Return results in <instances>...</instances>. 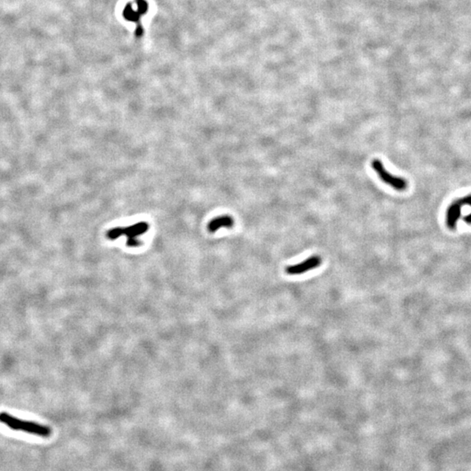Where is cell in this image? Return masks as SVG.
I'll list each match as a JSON object with an SVG mask.
<instances>
[{
    "label": "cell",
    "instance_id": "cell-3",
    "mask_svg": "<svg viewBox=\"0 0 471 471\" xmlns=\"http://www.w3.org/2000/svg\"><path fill=\"white\" fill-rule=\"evenodd\" d=\"M149 223L146 222H139L131 226L121 227V234L127 236V246L128 247H138L142 245L141 241L137 239L140 235L146 233L149 230Z\"/></svg>",
    "mask_w": 471,
    "mask_h": 471
},
{
    "label": "cell",
    "instance_id": "cell-1",
    "mask_svg": "<svg viewBox=\"0 0 471 471\" xmlns=\"http://www.w3.org/2000/svg\"><path fill=\"white\" fill-rule=\"evenodd\" d=\"M0 423L4 424L11 430L21 431L42 438H48L52 435V429L48 426L34 421L22 420L6 412L0 413Z\"/></svg>",
    "mask_w": 471,
    "mask_h": 471
},
{
    "label": "cell",
    "instance_id": "cell-6",
    "mask_svg": "<svg viewBox=\"0 0 471 471\" xmlns=\"http://www.w3.org/2000/svg\"><path fill=\"white\" fill-rule=\"evenodd\" d=\"M234 225V219L229 215H219L212 219L208 224V230L209 232H215L221 228H232Z\"/></svg>",
    "mask_w": 471,
    "mask_h": 471
},
{
    "label": "cell",
    "instance_id": "cell-7",
    "mask_svg": "<svg viewBox=\"0 0 471 471\" xmlns=\"http://www.w3.org/2000/svg\"><path fill=\"white\" fill-rule=\"evenodd\" d=\"M122 236L121 234V227H116L113 228L106 232V238L110 240H115L117 238H120Z\"/></svg>",
    "mask_w": 471,
    "mask_h": 471
},
{
    "label": "cell",
    "instance_id": "cell-8",
    "mask_svg": "<svg viewBox=\"0 0 471 471\" xmlns=\"http://www.w3.org/2000/svg\"><path fill=\"white\" fill-rule=\"evenodd\" d=\"M461 202V204L463 206H470L471 208V195H469L467 197H465L464 198H461L459 199ZM464 220L465 222L468 223V224H471V212L470 214H468L465 217H464Z\"/></svg>",
    "mask_w": 471,
    "mask_h": 471
},
{
    "label": "cell",
    "instance_id": "cell-5",
    "mask_svg": "<svg viewBox=\"0 0 471 471\" xmlns=\"http://www.w3.org/2000/svg\"><path fill=\"white\" fill-rule=\"evenodd\" d=\"M462 207L460 200L453 202L449 205L447 214H446V223L450 230H455L457 226V222L460 219L462 214Z\"/></svg>",
    "mask_w": 471,
    "mask_h": 471
},
{
    "label": "cell",
    "instance_id": "cell-2",
    "mask_svg": "<svg viewBox=\"0 0 471 471\" xmlns=\"http://www.w3.org/2000/svg\"><path fill=\"white\" fill-rule=\"evenodd\" d=\"M371 165H372V169L376 172L377 175L380 177V179L383 183L392 187L393 189L398 190V191H403L408 188L407 180L402 178V177L392 175L390 172L387 171L386 168L384 167L382 161L379 160V159L372 160Z\"/></svg>",
    "mask_w": 471,
    "mask_h": 471
},
{
    "label": "cell",
    "instance_id": "cell-4",
    "mask_svg": "<svg viewBox=\"0 0 471 471\" xmlns=\"http://www.w3.org/2000/svg\"><path fill=\"white\" fill-rule=\"evenodd\" d=\"M321 257L314 255V256L309 257L307 260H305L303 262H300V263H296V264H292V265H289V266L286 267L285 272L288 275H292V276L301 275V274L306 273L308 270H312L315 269V268H318L321 264Z\"/></svg>",
    "mask_w": 471,
    "mask_h": 471
}]
</instances>
